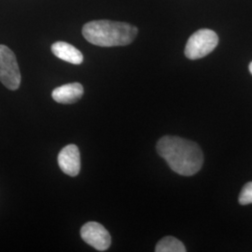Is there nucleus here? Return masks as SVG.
Listing matches in <instances>:
<instances>
[{
	"mask_svg": "<svg viewBox=\"0 0 252 252\" xmlns=\"http://www.w3.org/2000/svg\"><path fill=\"white\" fill-rule=\"evenodd\" d=\"M158 154L172 170L181 176H193L202 168L204 155L198 145L180 136L164 135L156 145Z\"/></svg>",
	"mask_w": 252,
	"mask_h": 252,
	"instance_id": "nucleus-1",
	"label": "nucleus"
},
{
	"mask_svg": "<svg viewBox=\"0 0 252 252\" xmlns=\"http://www.w3.org/2000/svg\"><path fill=\"white\" fill-rule=\"evenodd\" d=\"M137 27L127 23L97 20L85 24L82 35L92 44L99 47H118L131 44L137 36Z\"/></svg>",
	"mask_w": 252,
	"mask_h": 252,
	"instance_id": "nucleus-2",
	"label": "nucleus"
},
{
	"mask_svg": "<svg viewBox=\"0 0 252 252\" xmlns=\"http://www.w3.org/2000/svg\"><path fill=\"white\" fill-rule=\"evenodd\" d=\"M219 43V36L213 30L200 29L189 36L185 47V55L196 60L212 53Z\"/></svg>",
	"mask_w": 252,
	"mask_h": 252,
	"instance_id": "nucleus-3",
	"label": "nucleus"
},
{
	"mask_svg": "<svg viewBox=\"0 0 252 252\" xmlns=\"http://www.w3.org/2000/svg\"><path fill=\"white\" fill-rule=\"evenodd\" d=\"M0 81L11 91L18 89L21 73L14 53L6 45H0Z\"/></svg>",
	"mask_w": 252,
	"mask_h": 252,
	"instance_id": "nucleus-4",
	"label": "nucleus"
},
{
	"mask_svg": "<svg viewBox=\"0 0 252 252\" xmlns=\"http://www.w3.org/2000/svg\"><path fill=\"white\" fill-rule=\"evenodd\" d=\"M81 236L84 242L99 252H106L111 245V236L108 230L95 221H90L82 226Z\"/></svg>",
	"mask_w": 252,
	"mask_h": 252,
	"instance_id": "nucleus-5",
	"label": "nucleus"
},
{
	"mask_svg": "<svg viewBox=\"0 0 252 252\" xmlns=\"http://www.w3.org/2000/svg\"><path fill=\"white\" fill-rule=\"evenodd\" d=\"M57 161L61 170L68 176L76 177L81 171V154L76 145L69 144L63 148Z\"/></svg>",
	"mask_w": 252,
	"mask_h": 252,
	"instance_id": "nucleus-6",
	"label": "nucleus"
},
{
	"mask_svg": "<svg viewBox=\"0 0 252 252\" xmlns=\"http://www.w3.org/2000/svg\"><path fill=\"white\" fill-rule=\"evenodd\" d=\"M83 94V86L79 82H74L55 88L52 93V97L60 104H73L81 99Z\"/></svg>",
	"mask_w": 252,
	"mask_h": 252,
	"instance_id": "nucleus-7",
	"label": "nucleus"
},
{
	"mask_svg": "<svg viewBox=\"0 0 252 252\" xmlns=\"http://www.w3.org/2000/svg\"><path fill=\"white\" fill-rule=\"evenodd\" d=\"M52 52L57 58L67 63L81 64L83 62V55L81 52L67 42H55L52 45Z\"/></svg>",
	"mask_w": 252,
	"mask_h": 252,
	"instance_id": "nucleus-8",
	"label": "nucleus"
},
{
	"mask_svg": "<svg viewBox=\"0 0 252 252\" xmlns=\"http://www.w3.org/2000/svg\"><path fill=\"white\" fill-rule=\"evenodd\" d=\"M156 252H185L183 243L173 236H165L161 239L155 248Z\"/></svg>",
	"mask_w": 252,
	"mask_h": 252,
	"instance_id": "nucleus-9",
	"label": "nucleus"
},
{
	"mask_svg": "<svg viewBox=\"0 0 252 252\" xmlns=\"http://www.w3.org/2000/svg\"><path fill=\"white\" fill-rule=\"evenodd\" d=\"M239 204L242 206L252 204V181L247 183L241 190L239 197H238Z\"/></svg>",
	"mask_w": 252,
	"mask_h": 252,
	"instance_id": "nucleus-10",
	"label": "nucleus"
},
{
	"mask_svg": "<svg viewBox=\"0 0 252 252\" xmlns=\"http://www.w3.org/2000/svg\"><path fill=\"white\" fill-rule=\"evenodd\" d=\"M249 68H250V71H251V73L252 74V62L250 63V67H249Z\"/></svg>",
	"mask_w": 252,
	"mask_h": 252,
	"instance_id": "nucleus-11",
	"label": "nucleus"
}]
</instances>
